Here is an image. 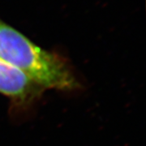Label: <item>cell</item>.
<instances>
[{"instance_id":"cell-1","label":"cell","mask_w":146,"mask_h":146,"mask_svg":"<svg viewBox=\"0 0 146 146\" xmlns=\"http://www.w3.org/2000/svg\"><path fill=\"white\" fill-rule=\"evenodd\" d=\"M0 58L19 68L42 89L71 90L78 86L72 73L60 58L36 46L2 21Z\"/></svg>"},{"instance_id":"cell-2","label":"cell","mask_w":146,"mask_h":146,"mask_svg":"<svg viewBox=\"0 0 146 146\" xmlns=\"http://www.w3.org/2000/svg\"><path fill=\"white\" fill-rule=\"evenodd\" d=\"M42 88L19 68L0 58V93L25 102L35 98Z\"/></svg>"}]
</instances>
